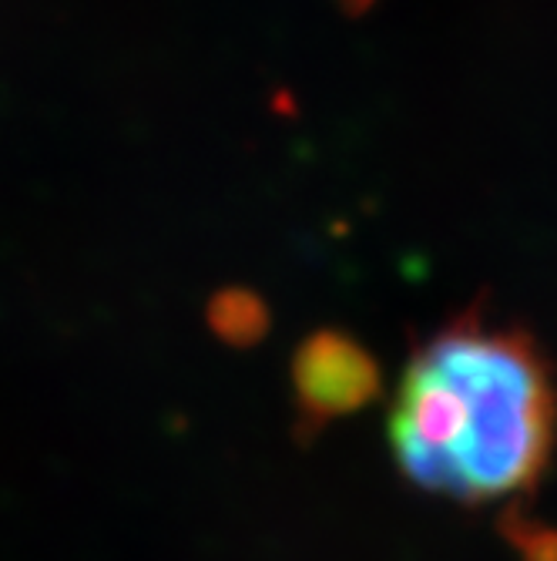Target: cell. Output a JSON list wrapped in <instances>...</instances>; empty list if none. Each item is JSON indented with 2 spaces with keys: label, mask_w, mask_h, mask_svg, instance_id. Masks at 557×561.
Wrapping results in <instances>:
<instances>
[{
  "label": "cell",
  "mask_w": 557,
  "mask_h": 561,
  "mask_svg": "<svg viewBox=\"0 0 557 561\" xmlns=\"http://www.w3.org/2000/svg\"><path fill=\"white\" fill-rule=\"evenodd\" d=\"M390 447L417 488L457 504L531 491L557 447V390L537 346L461 320L427 340L399 377Z\"/></svg>",
  "instance_id": "1"
},
{
  "label": "cell",
  "mask_w": 557,
  "mask_h": 561,
  "mask_svg": "<svg viewBox=\"0 0 557 561\" xmlns=\"http://www.w3.org/2000/svg\"><path fill=\"white\" fill-rule=\"evenodd\" d=\"M336 360L329 364V353H313L302 364V397L320 414H339L357 407L363 397H370V367L360 364L357 350L333 346Z\"/></svg>",
  "instance_id": "2"
}]
</instances>
